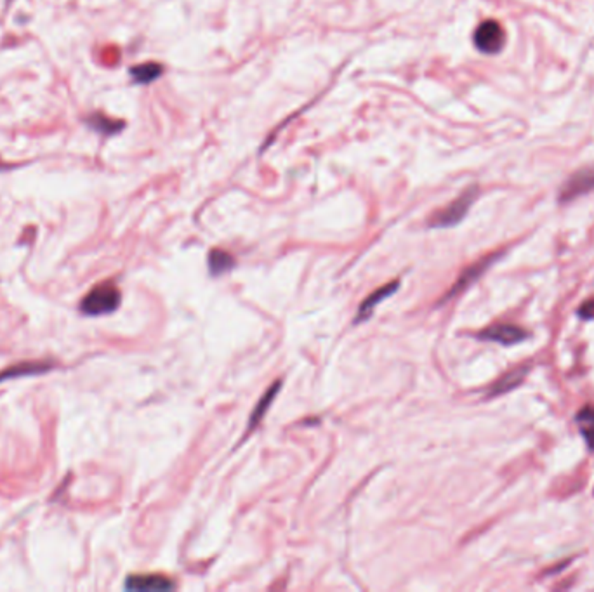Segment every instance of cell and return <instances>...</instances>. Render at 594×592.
I'll return each instance as SVG.
<instances>
[{
    "label": "cell",
    "mask_w": 594,
    "mask_h": 592,
    "mask_svg": "<svg viewBox=\"0 0 594 592\" xmlns=\"http://www.w3.org/2000/svg\"><path fill=\"white\" fill-rule=\"evenodd\" d=\"M579 421H582V424H586L587 428H594V407H586L580 410Z\"/></svg>",
    "instance_id": "obj_14"
},
{
    "label": "cell",
    "mask_w": 594,
    "mask_h": 592,
    "mask_svg": "<svg viewBox=\"0 0 594 592\" xmlns=\"http://www.w3.org/2000/svg\"><path fill=\"white\" fill-rule=\"evenodd\" d=\"M176 584L164 575H131L125 582L129 591H171Z\"/></svg>",
    "instance_id": "obj_6"
},
{
    "label": "cell",
    "mask_w": 594,
    "mask_h": 592,
    "mask_svg": "<svg viewBox=\"0 0 594 592\" xmlns=\"http://www.w3.org/2000/svg\"><path fill=\"white\" fill-rule=\"evenodd\" d=\"M527 374H528V367H519L516 368V370L508 372L504 377H501L497 382H495L494 388H492L490 392H488V397L490 398L499 397V394H504V392L512 391V389H516L521 382H523L525 375Z\"/></svg>",
    "instance_id": "obj_11"
},
{
    "label": "cell",
    "mask_w": 594,
    "mask_h": 592,
    "mask_svg": "<svg viewBox=\"0 0 594 592\" xmlns=\"http://www.w3.org/2000/svg\"><path fill=\"white\" fill-rule=\"evenodd\" d=\"M120 290L113 283H101L94 287L86 297H84L80 309L89 316H100V314L113 313L120 306Z\"/></svg>",
    "instance_id": "obj_2"
},
{
    "label": "cell",
    "mask_w": 594,
    "mask_h": 592,
    "mask_svg": "<svg viewBox=\"0 0 594 592\" xmlns=\"http://www.w3.org/2000/svg\"><path fill=\"white\" fill-rule=\"evenodd\" d=\"M495 259H497V254H494V256L483 257V259H481V260H478L476 265L470 266V268H467L466 271H463L461 278L457 280L456 285L452 287V290H450V292L447 294V297H445V299H449V297H454V296H456V294H461L464 289H467V287H470L471 283L476 282V280L480 278V276L483 275V273L487 271V269L490 268L492 265H494Z\"/></svg>",
    "instance_id": "obj_7"
},
{
    "label": "cell",
    "mask_w": 594,
    "mask_h": 592,
    "mask_svg": "<svg viewBox=\"0 0 594 592\" xmlns=\"http://www.w3.org/2000/svg\"><path fill=\"white\" fill-rule=\"evenodd\" d=\"M481 339L492 341V343L504 344V346H511V344H518L528 337L523 328L516 327V325H494V327L487 328L480 334Z\"/></svg>",
    "instance_id": "obj_5"
},
{
    "label": "cell",
    "mask_w": 594,
    "mask_h": 592,
    "mask_svg": "<svg viewBox=\"0 0 594 592\" xmlns=\"http://www.w3.org/2000/svg\"><path fill=\"white\" fill-rule=\"evenodd\" d=\"M579 314L582 318H586V320H589V318H594V299L586 300V303L580 306Z\"/></svg>",
    "instance_id": "obj_15"
},
{
    "label": "cell",
    "mask_w": 594,
    "mask_h": 592,
    "mask_svg": "<svg viewBox=\"0 0 594 592\" xmlns=\"http://www.w3.org/2000/svg\"><path fill=\"white\" fill-rule=\"evenodd\" d=\"M278 391H280V382H275V384L271 385V389H268V391L264 392V397L261 398L259 403H257V407L254 408L252 415H250L249 429H254L261 421H263V417L266 415L270 405L273 403V400H275V397H277Z\"/></svg>",
    "instance_id": "obj_13"
},
{
    "label": "cell",
    "mask_w": 594,
    "mask_h": 592,
    "mask_svg": "<svg viewBox=\"0 0 594 592\" xmlns=\"http://www.w3.org/2000/svg\"><path fill=\"white\" fill-rule=\"evenodd\" d=\"M478 193H480V188H478L476 184L466 188L459 196H457L456 200L450 202L447 207L434 212V214L429 218V221H427V226H429V228H438V229L457 226L464 218H466L471 205L476 202Z\"/></svg>",
    "instance_id": "obj_1"
},
{
    "label": "cell",
    "mask_w": 594,
    "mask_h": 592,
    "mask_svg": "<svg viewBox=\"0 0 594 592\" xmlns=\"http://www.w3.org/2000/svg\"><path fill=\"white\" fill-rule=\"evenodd\" d=\"M129 75L132 77V82L138 84V86H150L164 75V66L160 63H155V61H148V63L132 66L129 70Z\"/></svg>",
    "instance_id": "obj_8"
},
{
    "label": "cell",
    "mask_w": 594,
    "mask_h": 592,
    "mask_svg": "<svg viewBox=\"0 0 594 592\" xmlns=\"http://www.w3.org/2000/svg\"><path fill=\"white\" fill-rule=\"evenodd\" d=\"M473 42L480 52L483 54H499L505 46V32L501 23L495 19H485L476 26L473 33Z\"/></svg>",
    "instance_id": "obj_3"
},
{
    "label": "cell",
    "mask_w": 594,
    "mask_h": 592,
    "mask_svg": "<svg viewBox=\"0 0 594 592\" xmlns=\"http://www.w3.org/2000/svg\"><path fill=\"white\" fill-rule=\"evenodd\" d=\"M398 285H400V282H398V280H396V282L388 283V285L381 287V289H378V290H375V292L370 294V296L366 297L365 300H363L362 306H360L358 316H356V320H355L356 323H358V321H362V320H365V318H369L370 313H372V309H374V307L378 306V304H381L382 300L386 299V297H389L393 292H396Z\"/></svg>",
    "instance_id": "obj_9"
},
{
    "label": "cell",
    "mask_w": 594,
    "mask_h": 592,
    "mask_svg": "<svg viewBox=\"0 0 594 592\" xmlns=\"http://www.w3.org/2000/svg\"><path fill=\"white\" fill-rule=\"evenodd\" d=\"M594 189V164L586 165V167L579 169L577 172H573L568 179H566L565 184L559 189V202L566 204V202H572L579 196L586 195V193L593 191Z\"/></svg>",
    "instance_id": "obj_4"
},
{
    "label": "cell",
    "mask_w": 594,
    "mask_h": 592,
    "mask_svg": "<svg viewBox=\"0 0 594 592\" xmlns=\"http://www.w3.org/2000/svg\"><path fill=\"white\" fill-rule=\"evenodd\" d=\"M582 431H584V436H586L587 443H589V446L594 450V428H584Z\"/></svg>",
    "instance_id": "obj_16"
},
{
    "label": "cell",
    "mask_w": 594,
    "mask_h": 592,
    "mask_svg": "<svg viewBox=\"0 0 594 592\" xmlns=\"http://www.w3.org/2000/svg\"><path fill=\"white\" fill-rule=\"evenodd\" d=\"M86 124L103 136H115L125 128L124 120H117L103 113H93L89 118H86Z\"/></svg>",
    "instance_id": "obj_10"
},
{
    "label": "cell",
    "mask_w": 594,
    "mask_h": 592,
    "mask_svg": "<svg viewBox=\"0 0 594 592\" xmlns=\"http://www.w3.org/2000/svg\"><path fill=\"white\" fill-rule=\"evenodd\" d=\"M207 265H209V271L212 273L214 276H219L232 271V269L235 268V259H233L232 254H228L226 250L212 249L209 252Z\"/></svg>",
    "instance_id": "obj_12"
}]
</instances>
